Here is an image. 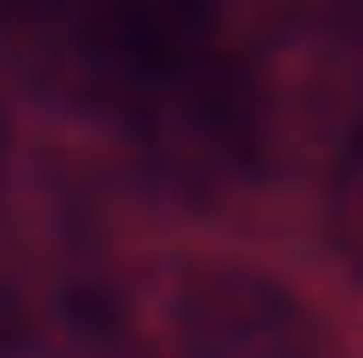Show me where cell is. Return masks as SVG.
I'll return each mask as SVG.
<instances>
[{
	"mask_svg": "<svg viewBox=\"0 0 363 358\" xmlns=\"http://www.w3.org/2000/svg\"><path fill=\"white\" fill-rule=\"evenodd\" d=\"M345 209H352V221H357V233H363V131H357V143H352V161H345Z\"/></svg>",
	"mask_w": 363,
	"mask_h": 358,
	"instance_id": "1",
	"label": "cell"
}]
</instances>
